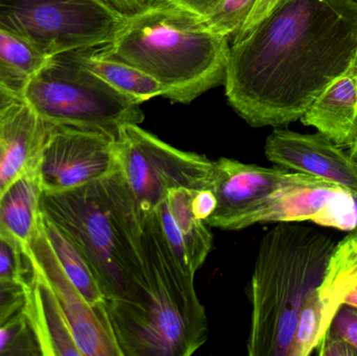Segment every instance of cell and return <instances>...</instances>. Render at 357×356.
<instances>
[{"instance_id": "cell-28", "label": "cell", "mask_w": 357, "mask_h": 356, "mask_svg": "<svg viewBox=\"0 0 357 356\" xmlns=\"http://www.w3.org/2000/svg\"><path fill=\"white\" fill-rule=\"evenodd\" d=\"M320 356H357V349L343 336L328 328L316 348Z\"/></svg>"}, {"instance_id": "cell-29", "label": "cell", "mask_w": 357, "mask_h": 356, "mask_svg": "<svg viewBox=\"0 0 357 356\" xmlns=\"http://www.w3.org/2000/svg\"><path fill=\"white\" fill-rule=\"evenodd\" d=\"M287 1V0H257L253 10H252L251 15H250L249 18L245 21V24L241 27L238 33L235 36L233 41H236V40L245 37V36L249 33L260 21L264 20L271 13L274 12L277 8L282 6V4L285 3Z\"/></svg>"}, {"instance_id": "cell-23", "label": "cell", "mask_w": 357, "mask_h": 356, "mask_svg": "<svg viewBox=\"0 0 357 356\" xmlns=\"http://www.w3.org/2000/svg\"><path fill=\"white\" fill-rule=\"evenodd\" d=\"M0 356H42L22 309L0 324Z\"/></svg>"}, {"instance_id": "cell-4", "label": "cell", "mask_w": 357, "mask_h": 356, "mask_svg": "<svg viewBox=\"0 0 357 356\" xmlns=\"http://www.w3.org/2000/svg\"><path fill=\"white\" fill-rule=\"evenodd\" d=\"M96 49L156 79L165 98L188 104L225 81L230 45L201 17L157 0L126 14L112 41Z\"/></svg>"}, {"instance_id": "cell-8", "label": "cell", "mask_w": 357, "mask_h": 356, "mask_svg": "<svg viewBox=\"0 0 357 356\" xmlns=\"http://www.w3.org/2000/svg\"><path fill=\"white\" fill-rule=\"evenodd\" d=\"M117 159L135 199L140 221L176 188H213L214 161L167 144L139 125L128 123L115 138Z\"/></svg>"}, {"instance_id": "cell-35", "label": "cell", "mask_w": 357, "mask_h": 356, "mask_svg": "<svg viewBox=\"0 0 357 356\" xmlns=\"http://www.w3.org/2000/svg\"><path fill=\"white\" fill-rule=\"evenodd\" d=\"M348 153H349L350 157H351V158L354 159V161H356V163L357 164V138L356 139V141L354 142V144H352V146H350Z\"/></svg>"}, {"instance_id": "cell-13", "label": "cell", "mask_w": 357, "mask_h": 356, "mask_svg": "<svg viewBox=\"0 0 357 356\" xmlns=\"http://www.w3.org/2000/svg\"><path fill=\"white\" fill-rule=\"evenodd\" d=\"M264 154L277 167L331 182L357 198L356 161L320 132L302 134L274 127L266 138Z\"/></svg>"}, {"instance_id": "cell-11", "label": "cell", "mask_w": 357, "mask_h": 356, "mask_svg": "<svg viewBox=\"0 0 357 356\" xmlns=\"http://www.w3.org/2000/svg\"><path fill=\"white\" fill-rule=\"evenodd\" d=\"M25 261L33 265L50 284L82 356H123L106 307L90 305L67 277L50 247L42 219L31 254Z\"/></svg>"}, {"instance_id": "cell-36", "label": "cell", "mask_w": 357, "mask_h": 356, "mask_svg": "<svg viewBox=\"0 0 357 356\" xmlns=\"http://www.w3.org/2000/svg\"><path fill=\"white\" fill-rule=\"evenodd\" d=\"M352 66H354V68H356L357 70V52H356V60H354V65H352Z\"/></svg>"}, {"instance_id": "cell-3", "label": "cell", "mask_w": 357, "mask_h": 356, "mask_svg": "<svg viewBox=\"0 0 357 356\" xmlns=\"http://www.w3.org/2000/svg\"><path fill=\"white\" fill-rule=\"evenodd\" d=\"M146 284L129 300L106 301L123 356H190L208 339L195 277L181 267L155 212L142 221Z\"/></svg>"}, {"instance_id": "cell-18", "label": "cell", "mask_w": 357, "mask_h": 356, "mask_svg": "<svg viewBox=\"0 0 357 356\" xmlns=\"http://www.w3.org/2000/svg\"><path fill=\"white\" fill-rule=\"evenodd\" d=\"M40 164L16 180L0 199V238L25 259L41 224Z\"/></svg>"}, {"instance_id": "cell-17", "label": "cell", "mask_w": 357, "mask_h": 356, "mask_svg": "<svg viewBox=\"0 0 357 356\" xmlns=\"http://www.w3.org/2000/svg\"><path fill=\"white\" fill-rule=\"evenodd\" d=\"M29 263L22 311L33 330L42 356H82L66 317L50 284Z\"/></svg>"}, {"instance_id": "cell-9", "label": "cell", "mask_w": 357, "mask_h": 356, "mask_svg": "<svg viewBox=\"0 0 357 356\" xmlns=\"http://www.w3.org/2000/svg\"><path fill=\"white\" fill-rule=\"evenodd\" d=\"M312 222L350 232L357 228V198L341 186L298 173L289 183L227 222L225 231H239L257 224Z\"/></svg>"}, {"instance_id": "cell-7", "label": "cell", "mask_w": 357, "mask_h": 356, "mask_svg": "<svg viewBox=\"0 0 357 356\" xmlns=\"http://www.w3.org/2000/svg\"><path fill=\"white\" fill-rule=\"evenodd\" d=\"M125 15L108 0H0V29L47 58L110 43Z\"/></svg>"}, {"instance_id": "cell-32", "label": "cell", "mask_w": 357, "mask_h": 356, "mask_svg": "<svg viewBox=\"0 0 357 356\" xmlns=\"http://www.w3.org/2000/svg\"><path fill=\"white\" fill-rule=\"evenodd\" d=\"M123 14H132L148 8L157 0H108Z\"/></svg>"}, {"instance_id": "cell-20", "label": "cell", "mask_w": 357, "mask_h": 356, "mask_svg": "<svg viewBox=\"0 0 357 356\" xmlns=\"http://www.w3.org/2000/svg\"><path fill=\"white\" fill-rule=\"evenodd\" d=\"M79 62L107 84L138 104L155 96H165L162 86L144 71L114 59L107 58L96 48L77 50Z\"/></svg>"}, {"instance_id": "cell-21", "label": "cell", "mask_w": 357, "mask_h": 356, "mask_svg": "<svg viewBox=\"0 0 357 356\" xmlns=\"http://www.w3.org/2000/svg\"><path fill=\"white\" fill-rule=\"evenodd\" d=\"M44 231L67 277L94 307H106V298L87 259L70 238L42 212Z\"/></svg>"}, {"instance_id": "cell-6", "label": "cell", "mask_w": 357, "mask_h": 356, "mask_svg": "<svg viewBox=\"0 0 357 356\" xmlns=\"http://www.w3.org/2000/svg\"><path fill=\"white\" fill-rule=\"evenodd\" d=\"M22 98L47 123L112 138L123 125L144 121L140 104L86 68L77 52L52 56L29 82Z\"/></svg>"}, {"instance_id": "cell-5", "label": "cell", "mask_w": 357, "mask_h": 356, "mask_svg": "<svg viewBox=\"0 0 357 356\" xmlns=\"http://www.w3.org/2000/svg\"><path fill=\"white\" fill-rule=\"evenodd\" d=\"M337 242L300 223H279L264 234L247 288L248 355L291 356L302 309L320 284Z\"/></svg>"}, {"instance_id": "cell-24", "label": "cell", "mask_w": 357, "mask_h": 356, "mask_svg": "<svg viewBox=\"0 0 357 356\" xmlns=\"http://www.w3.org/2000/svg\"><path fill=\"white\" fill-rule=\"evenodd\" d=\"M256 1L257 0H222L204 21L218 35L234 39L251 15Z\"/></svg>"}, {"instance_id": "cell-34", "label": "cell", "mask_w": 357, "mask_h": 356, "mask_svg": "<svg viewBox=\"0 0 357 356\" xmlns=\"http://www.w3.org/2000/svg\"><path fill=\"white\" fill-rule=\"evenodd\" d=\"M345 305H348V307L357 309V286L356 288L352 291L351 294L348 296L347 300H346L345 302Z\"/></svg>"}, {"instance_id": "cell-14", "label": "cell", "mask_w": 357, "mask_h": 356, "mask_svg": "<svg viewBox=\"0 0 357 356\" xmlns=\"http://www.w3.org/2000/svg\"><path fill=\"white\" fill-rule=\"evenodd\" d=\"M298 173L282 167L247 164L222 157L214 161L213 190L218 200L215 212L206 219L208 227L222 226L249 210L277 188L289 183Z\"/></svg>"}, {"instance_id": "cell-26", "label": "cell", "mask_w": 357, "mask_h": 356, "mask_svg": "<svg viewBox=\"0 0 357 356\" xmlns=\"http://www.w3.org/2000/svg\"><path fill=\"white\" fill-rule=\"evenodd\" d=\"M27 280V279H26ZM26 281L0 280V324L18 313L24 304Z\"/></svg>"}, {"instance_id": "cell-19", "label": "cell", "mask_w": 357, "mask_h": 356, "mask_svg": "<svg viewBox=\"0 0 357 356\" xmlns=\"http://www.w3.org/2000/svg\"><path fill=\"white\" fill-rule=\"evenodd\" d=\"M300 121L341 148H350L357 138L356 69L351 66L325 88Z\"/></svg>"}, {"instance_id": "cell-22", "label": "cell", "mask_w": 357, "mask_h": 356, "mask_svg": "<svg viewBox=\"0 0 357 356\" xmlns=\"http://www.w3.org/2000/svg\"><path fill=\"white\" fill-rule=\"evenodd\" d=\"M50 59L24 40L0 29V84L21 98L29 82Z\"/></svg>"}, {"instance_id": "cell-16", "label": "cell", "mask_w": 357, "mask_h": 356, "mask_svg": "<svg viewBox=\"0 0 357 356\" xmlns=\"http://www.w3.org/2000/svg\"><path fill=\"white\" fill-rule=\"evenodd\" d=\"M195 192L188 188L172 189L155 210L178 263L192 277L203 267L213 245V235L208 226L191 210Z\"/></svg>"}, {"instance_id": "cell-1", "label": "cell", "mask_w": 357, "mask_h": 356, "mask_svg": "<svg viewBox=\"0 0 357 356\" xmlns=\"http://www.w3.org/2000/svg\"><path fill=\"white\" fill-rule=\"evenodd\" d=\"M357 52L352 0H287L229 49V104L253 127L301 119Z\"/></svg>"}, {"instance_id": "cell-30", "label": "cell", "mask_w": 357, "mask_h": 356, "mask_svg": "<svg viewBox=\"0 0 357 356\" xmlns=\"http://www.w3.org/2000/svg\"><path fill=\"white\" fill-rule=\"evenodd\" d=\"M216 207L218 200L211 188L195 192L191 201V210L197 219L205 223L206 219H209L215 212Z\"/></svg>"}, {"instance_id": "cell-10", "label": "cell", "mask_w": 357, "mask_h": 356, "mask_svg": "<svg viewBox=\"0 0 357 356\" xmlns=\"http://www.w3.org/2000/svg\"><path fill=\"white\" fill-rule=\"evenodd\" d=\"M115 138L50 123L40 161L43 190L61 192L104 177L117 165Z\"/></svg>"}, {"instance_id": "cell-2", "label": "cell", "mask_w": 357, "mask_h": 356, "mask_svg": "<svg viewBox=\"0 0 357 356\" xmlns=\"http://www.w3.org/2000/svg\"><path fill=\"white\" fill-rule=\"evenodd\" d=\"M41 210L87 259L106 301L129 300L139 292L146 284L142 224L119 162L79 187L43 190Z\"/></svg>"}, {"instance_id": "cell-37", "label": "cell", "mask_w": 357, "mask_h": 356, "mask_svg": "<svg viewBox=\"0 0 357 356\" xmlns=\"http://www.w3.org/2000/svg\"><path fill=\"white\" fill-rule=\"evenodd\" d=\"M352 1H354V3L357 4V0H352Z\"/></svg>"}, {"instance_id": "cell-33", "label": "cell", "mask_w": 357, "mask_h": 356, "mask_svg": "<svg viewBox=\"0 0 357 356\" xmlns=\"http://www.w3.org/2000/svg\"><path fill=\"white\" fill-rule=\"evenodd\" d=\"M20 96H18L17 94H15L14 92L6 89L3 85L0 84V110L6 108V106L12 104V102L20 100Z\"/></svg>"}, {"instance_id": "cell-27", "label": "cell", "mask_w": 357, "mask_h": 356, "mask_svg": "<svg viewBox=\"0 0 357 356\" xmlns=\"http://www.w3.org/2000/svg\"><path fill=\"white\" fill-rule=\"evenodd\" d=\"M329 328L357 349V309L343 305L333 318Z\"/></svg>"}, {"instance_id": "cell-25", "label": "cell", "mask_w": 357, "mask_h": 356, "mask_svg": "<svg viewBox=\"0 0 357 356\" xmlns=\"http://www.w3.org/2000/svg\"><path fill=\"white\" fill-rule=\"evenodd\" d=\"M29 263L8 242L0 238V280L26 281Z\"/></svg>"}, {"instance_id": "cell-15", "label": "cell", "mask_w": 357, "mask_h": 356, "mask_svg": "<svg viewBox=\"0 0 357 356\" xmlns=\"http://www.w3.org/2000/svg\"><path fill=\"white\" fill-rule=\"evenodd\" d=\"M50 123L23 98L0 110V199L41 161Z\"/></svg>"}, {"instance_id": "cell-31", "label": "cell", "mask_w": 357, "mask_h": 356, "mask_svg": "<svg viewBox=\"0 0 357 356\" xmlns=\"http://www.w3.org/2000/svg\"><path fill=\"white\" fill-rule=\"evenodd\" d=\"M173 6L206 18L222 0H165Z\"/></svg>"}, {"instance_id": "cell-12", "label": "cell", "mask_w": 357, "mask_h": 356, "mask_svg": "<svg viewBox=\"0 0 357 356\" xmlns=\"http://www.w3.org/2000/svg\"><path fill=\"white\" fill-rule=\"evenodd\" d=\"M357 286V228L335 245L320 284L302 309L291 356L312 355Z\"/></svg>"}]
</instances>
